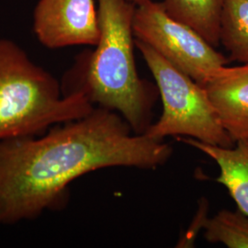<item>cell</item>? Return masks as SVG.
Masks as SVG:
<instances>
[{
	"mask_svg": "<svg viewBox=\"0 0 248 248\" xmlns=\"http://www.w3.org/2000/svg\"><path fill=\"white\" fill-rule=\"evenodd\" d=\"M133 31L136 40L149 45L200 85L230 62L190 27L171 18L161 2L148 0L136 6Z\"/></svg>",
	"mask_w": 248,
	"mask_h": 248,
	"instance_id": "5b68a950",
	"label": "cell"
},
{
	"mask_svg": "<svg viewBox=\"0 0 248 248\" xmlns=\"http://www.w3.org/2000/svg\"><path fill=\"white\" fill-rule=\"evenodd\" d=\"M135 46L154 76L163 101L159 120L144 133L159 141L186 135L213 145L234 146L203 88L149 45L135 39Z\"/></svg>",
	"mask_w": 248,
	"mask_h": 248,
	"instance_id": "277c9868",
	"label": "cell"
},
{
	"mask_svg": "<svg viewBox=\"0 0 248 248\" xmlns=\"http://www.w3.org/2000/svg\"><path fill=\"white\" fill-rule=\"evenodd\" d=\"M224 0H163L171 18L190 27L214 47L220 45V27Z\"/></svg>",
	"mask_w": 248,
	"mask_h": 248,
	"instance_id": "9c48e42d",
	"label": "cell"
},
{
	"mask_svg": "<svg viewBox=\"0 0 248 248\" xmlns=\"http://www.w3.org/2000/svg\"><path fill=\"white\" fill-rule=\"evenodd\" d=\"M123 116L105 108L54 125L42 137L0 141V224L33 220L59 207L75 179L98 169H155L172 148L145 133L132 134Z\"/></svg>",
	"mask_w": 248,
	"mask_h": 248,
	"instance_id": "6da1fadb",
	"label": "cell"
},
{
	"mask_svg": "<svg viewBox=\"0 0 248 248\" xmlns=\"http://www.w3.org/2000/svg\"><path fill=\"white\" fill-rule=\"evenodd\" d=\"M127 1H130V2L133 3L134 5L138 6V5H141V4L145 3V2H146V1H148V0H127Z\"/></svg>",
	"mask_w": 248,
	"mask_h": 248,
	"instance_id": "7c38bea8",
	"label": "cell"
},
{
	"mask_svg": "<svg viewBox=\"0 0 248 248\" xmlns=\"http://www.w3.org/2000/svg\"><path fill=\"white\" fill-rule=\"evenodd\" d=\"M204 236L211 243L229 248H248V216L240 212L222 210L212 219L204 218Z\"/></svg>",
	"mask_w": 248,
	"mask_h": 248,
	"instance_id": "8fae6325",
	"label": "cell"
},
{
	"mask_svg": "<svg viewBox=\"0 0 248 248\" xmlns=\"http://www.w3.org/2000/svg\"><path fill=\"white\" fill-rule=\"evenodd\" d=\"M201 86L232 139L248 140V62L220 67Z\"/></svg>",
	"mask_w": 248,
	"mask_h": 248,
	"instance_id": "52a82bcc",
	"label": "cell"
},
{
	"mask_svg": "<svg viewBox=\"0 0 248 248\" xmlns=\"http://www.w3.org/2000/svg\"><path fill=\"white\" fill-rule=\"evenodd\" d=\"M178 141L193 146L214 160L220 175L216 181L225 186L240 212L248 216V140H238L232 147H222L178 137Z\"/></svg>",
	"mask_w": 248,
	"mask_h": 248,
	"instance_id": "ba28073f",
	"label": "cell"
},
{
	"mask_svg": "<svg viewBox=\"0 0 248 248\" xmlns=\"http://www.w3.org/2000/svg\"><path fill=\"white\" fill-rule=\"evenodd\" d=\"M94 108L82 91L62 95L52 74L32 62L16 43L0 39V141L40 135Z\"/></svg>",
	"mask_w": 248,
	"mask_h": 248,
	"instance_id": "3957f363",
	"label": "cell"
},
{
	"mask_svg": "<svg viewBox=\"0 0 248 248\" xmlns=\"http://www.w3.org/2000/svg\"><path fill=\"white\" fill-rule=\"evenodd\" d=\"M220 45L230 53V61L248 62V0H224Z\"/></svg>",
	"mask_w": 248,
	"mask_h": 248,
	"instance_id": "30bf717a",
	"label": "cell"
},
{
	"mask_svg": "<svg viewBox=\"0 0 248 248\" xmlns=\"http://www.w3.org/2000/svg\"><path fill=\"white\" fill-rule=\"evenodd\" d=\"M33 31L50 49L98 44L100 29L95 0H39Z\"/></svg>",
	"mask_w": 248,
	"mask_h": 248,
	"instance_id": "8992f818",
	"label": "cell"
},
{
	"mask_svg": "<svg viewBox=\"0 0 248 248\" xmlns=\"http://www.w3.org/2000/svg\"><path fill=\"white\" fill-rule=\"evenodd\" d=\"M98 44L79 60L81 81L69 92L82 91L92 104L118 112L134 133L142 134L151 125L155 94L154 86L140 78L136 70L133 31L136 5L127 0H98Z\"/></svg>",
	"mask_w": 248,
	"mask_h": 248,
	"instance_id": "7a4b0ae2",
	"label": "cell"
}]
</instances>
